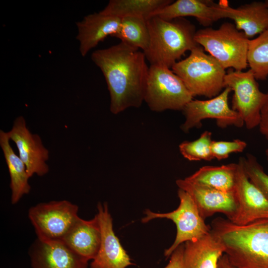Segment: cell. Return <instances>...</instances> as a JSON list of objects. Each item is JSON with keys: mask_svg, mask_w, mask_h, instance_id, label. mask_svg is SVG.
I'll return each instance as SVG.
<instances>
[{"mask_svg": "<svg viewBox=\"0 0 268 268\" xmlns=\"http://www.w3.org/2000/svg\"><path fill=\"white\" fill-rule=\"evenodd\" d=\"M100 69L110 96V111L118 114L130 107L138 108L144 101L149 68L143 52L121 41L91 55Z\"/></svg>", "mask_w": 268, "mask_h": 268, "instance_id": "6da1fadb", "label": "cell"}, {"mask_svg": "<svg viewBox=\"0 0 268 268\" xmlns=\"http://www.w3.org/2000/svg\"><path fill=\"white\" fill-rule=\"evenodd\" d=\"M210 226L235 268H268V218L241 225L218 217Z\"/></svg>", "mask_w": 268, "mask_h": 268, "instance_id": "7a4b0ae2", "label": "cell"}, {"mask_svg": "<svg viewBox=\"0 0 268 268\" xmlns=\"http://www.w3.org/2000/svg\"><path fill=\"white\" fill-rule=\"evenodd\" d=\"M147 22L150 41L143 53L150 65L171 68L187 51L200 46L195 40V26L184 17L166 20L152 16Z\"/></svg>", "mask_w": 268, "mask_h": 268, "instance_id": "3957f363", "label": "cell"}, {"mask_svg": "<svg viewBox=\"0 0 268 268\" xmlns=\"http://www.w3.org/2000/svg\"><path fill=\"white\" fill-rule=\"evenodd\" d=\"M171 68L193 97L211 98L225 88V69L213 57L205 54L200 46L190 51L187 58L177 61Z\"/></svg>", "mask_w": 268, "mask_h": 268, "instance_id": "277c9868", "label": "cell"}, {"mask_svg": "<svg viewBox=\"0 0 268 268\" xmlns=\"http://www.w3.org/2000/svg\"><path fill=\"white\" fill-rule=\"evenodd\" d=\"M195 40L225 69L242 71L247 67L250 39L234 24L224 22L217 29H200L196 32Z\"/></svg>", "mask_w": 268, "mask_h": 268, "instance_id": "5b68a950", "label": "cell"}, {"mask_svg": "<svg viewBox=\"0 0 268 268\" xmlns=\"http://www.w3.org/2000/svg\"><path fill=\"white\" fill-rule=\"evenodd\" d=\"M193 96L170 68L150 65L144 101L152 111L182 110Z\"/></svg>", "mask_w": 268, "mask_h": 268, "instance_id": "8992f818", "label": "cell"}, {"mask_svg": "<svg viewBox=\"0 0 268 268\" xmlns=\"http://www.w3.org/2000/svg\"><path fill=\"white\" fill-rule=\"evenodd\" d=\"M178 196L180 203L176 209L167 213H157L146 209L145 216L141 219L142 223H147L157 218H166L172 220L176 225L175 239L171 246L164 251L166 258L170 257L180 245L198 240L211 231L210 226L207 225L201 216L190 195L179 188Z\"/></svg>", "mask_w": 268, "mask_h": 268, "instance_id": "52a82bcc", "label": "cell"}, {"mask_svg": "<svg viewBox=\"0 0 268 268\" xmlns=\"http://www.w3.org/2000/svg\"><path fill=\"white\" fill-rule=\"evenodd\" d=\"M233 91L231 108L242 118L248 130L258 127L266 93L261 91L252 71L229 70L224 78V88Z\"/></svg>", "mask_w": 268, "mask_h": 268, "instance_id": "ba28073f", "label": "cell"}, {"mask_svg": "<svg viewBox=\"0 0 268 268\" xmlns=\"http://www.w3.org/2000/svg\"><path fill=\"white\" fill-rule=\"evenodd\" d=\"M78 211L68 201H53L30 207L28 217L38 238L62 240L80 218Z\"/></svg>", "mask_w": 268, "mask_h": 268, "instance_id": "9c48e42d", "label": "cell"}, {"mask_svg": "<svg viewBox=\"0 0 268 268\" xmlns=\"http://www.w3.org/2000/svg\"><path fill=\"white\" fill-rule=\"evenodd\" d=\"M232 90L225 87L216 96L205 100H192L183 110L185 117L181 130L188 133L194 128L201 126V121L206 119H215L217 125L225 128L234 126L240 128L244 125L239 114L230 107L229 95Z\"/></svg>", "mask_w": 268, "mask_h": 268, "instance_id": "30bf717a", "label": "cell"}, {"mask_svg": "<svg viewBox=\"0 0 268 268\" xmlns=\"http://www.w3.org/2000/svg\"><path fill=\"white\" fill-rule=\"evenodd\" d=\"M10 140L15 143L18 156L24 163L30 178L36 174L43 176L49 171L47 161L49 151L44 146L40 136L32 133L22 116L14 121L11 129L6 132Z\"/></svg>", "mask_w": 268, "mask_h": 268, "instance_id": "8fae6325", "label": "cell"}, {"mask_svg": "<svg viewBox=\"0 0 268 268\" xmlns=\"http://www.w3.org/2000/svg\"><path fill=\"white\" fill-rule=\"evenodd\" d=\"M237 163L234 190L237 210L235 216L230 221L243 225L268 218V200L249 180L240 158Z\"/></svg>", "mask_w": 268, "mask_h": 268, "instance_id": "7c38bea8", "label": "cell"}, {"mask_svg": "<svg viewBox=\"0 0 268 268\" xmlns=\"http://www.w3.org/2000/svg\"><path fill=\"white\" fill-rule=\"evenodd\" d=\"M96 216L101 229V240L98 253L90 263V268H127L134 265L114 232L107 203L98 204Z\"/></svg>", "mask_w": 268, "mask_h": 268, "instance_id": "4fadbf2b", "label": "cell"}, {"mask_svg": "<svg viewBox=\"0 0 268 268\" xmlns=\"http://www.w3.org/2000/svg\"><path fill=\"white\" fill-rule=\"evenodd\" d=\"M176 183L179 189L190 195L204 220L216 213H223L229 220L235 216L237 203L234 192L217 190L190 182L186 178L178 179Z\"/></svg>", "mask_w": 268, "mask_h": 268, "instance_id": "5bb4252c", "label": "cell"}, {"mask_svg": "<svg viewBox=\"0 0 268 268\" xmlns=\"http://www.w3.org/2000/svg\"><path fill=\"white\" fill-rule=\"evenodd\" d=\"M231 7L227 0H220L217 3L210 0H177L151 16H158L166 20L193 16L201 25L208 27L219 19L229 18Z\"/></svg>", "mask_w": 268, "mask_h": 268, "instance_id": "9a60e30c", "label": "cell"}, {"mask_svg": "<svg viewBox=\"0 0 268 268\" xmlns=\"http://www.w3.org/2000/svg\"><path fill=\"white\" fill-rule=\"evenodd\" d=\"M29 255L32 268H87L88 261L60 240L37 238Z\"/></svg>", "mask_w": 268, "mask_h": 268, "instance_id": "2e32d148", "label": "cell"}, {"mask_svg": "<svg viewBox=\"0 0 268 268\" xmlns=\"http://www.w3.org/2000/svg\"><path fill=\"white\" fill-rule=\"evenodd\" d=\"M121 24V18L100 12L88 14L81 21L76 22V39L79 43L81 55L85 56L107 36L115 37L119 33Z\"/></svg>", "mask_w": 268, "mask_h": 268, "instance_id": "e0dca14e", "label": "cell"}, {"mask_svg": "<svg viewBox=\"0 0 268 268\" xmlns=\"http://www.w3.org/2000/svg\"><path fill=\"white\" fill-rule=\"evenodd\" d=\"M101 240V229L95 215L88 220L79 218L62 241L89 261L96 256Z\"/></svg>", "mask_w": 268, "mask_h": 268, "instance_id": "ac0fdd59", "label": "cell"}, {"mask_svg": "<svg viewBox=\"0 0 268 268\" xmlns=\"http://www.w3.org/2000/svg\"><path fill=\"white\" fill-rule=\"evenodd\" d=\"M224 248L210 231L195 241L184 243L185 268H217Z\"/></svg>", "mask_w": 268, "mask_h": 268, "instance_id": "d6986e66", "label": "cell"}, {"mask_svg": "<svg viewBox=\"0 0 268 268\" xmlns=\"http://www.w3.org/2000/svg\"><path fill=\"white\" fill-rule=\"evenodd\" d=\"M229 19L252 39L268 29V6L265 1H254L237 8L231 7Z\"/></svg>", "mask_w": 268, "mask_h": 268, "instance_id": "ffe728a7", "label": "cell"}, {"mask_svg": "<svg viewBox=\"0 0 268 268\" xmlns=\"http://www.w3.org/2000/svg\"><path fill=\"white\" fill-rule=\"evenodd\" d=\"M7 133L0 130V146L3 152L10 177L11 191V202L17 203L22 197L29 194L31 186L30 178L24 163L12 149Z\"/></svg>", "mask_w": 268, "mask_h": 268, "instance_id": "44dd1931", "label": "cell"}, {"mask_svg": "<svg viewBox=\"0 0 268 268\" xmlns=\"http://www.w3.org/2000/svg\"><path fill=\"white\" fill-rule=\"evenodd\" d=\"M238 163L221 166H204L191 176L187 180L217 190L234 192Z\"/></svg>", "mask_w": 268, "mask_h": 268, "instance_id": "7402d4cb", "label": "cell"}, {"mask_svg": "<svg viewBox=\"0 0 268 268\" xmlns=\"http://www.w3.org/2000/svg\"><path fill=\"white\" fill-rule=\"evenodd\" d=\"M173 1L171 0H110L100 12L120 18L137 16L147 19L154 12Z\"/></svg>", "mask_w": 268, "mask_h": 268, "instance_id": "603a6c76", "label": "cell"}, {"mask_svg": "<svg viewBox=\"0 0 268 268\" xmlns=\"http://www.w3.org/2000/svg\"><path fill=\"white\" fill-rule=\"evenodd\" d=\"M115 37L131 46L141 49L144 52L147 50L150 41L147 19L137 16L121 18L120 30Z\"/></svg>", "mask_w": 268, "mask_h": 268, "instance_id": "cb8c5ba5", "label": "cell"}, {"mask_svg": "<svg viewBox=\"0 0 268 268\" xmlns=\"http://www.w3.org/2000/svg\"><path fill=\"white\" fill-rule=\"evenodd\" d=\"M247 62L257 80L268 77V29L249 41Z\"/></svg>", "mask_w": 268, "mask_h": 268, "instance_id": "d4e9b609", "label": "cell"}, {"mask_svg": "<svg viewBox=\"0 0 268 268\" xmlns=\"http://www.w3.org/2000/svg\"><path fill=\"white\" fill-rule=\"evenodd\" d=\"M212 134L205 131L193 141H184L179 146V150L184 158L190 161H211L214 159L211 150Z\"/></svg>", "mask_w": 268, "mask_h": 268, "instance_id": "484cf974", "label": "cell"}, {"mask_svg": "<svg viewBox=\"0 0 268 268\" xmlns=\"http://www.w3.org/2000/svg\"><path fill=\"white\" fill-rule=\"evenodd\" d=\"M245 172L249 180L268 200V175L257 158L251 154L240 158Z\"/></svg>", "mask_w": 268, "mask_h": 268, "instance_id": "4316f807", "label": "cell"}, {"mask_svg": "<svg viewBox=\"0 0 268 268\" xmlns=\"http://www.w3.org/2000/svg\"><path fill=\"white\" fill-rule=\"evenodd\" d=\"M247 145L245 141L239 139L232 141L212 140L211 150L214 159L220 160L227 158L232 153L243 152Z\"/></svg>", "mask_w": 268, "mask_h": 268, "instance_id": "83f0119b", "label": "cell"}, {"mask_svg": "<svg viewBox=\"0 0 268 268\" xmlns=\"http://www.w3.org/2000/svg\"><path fill=\"white\" fill-rule=\"evenodd\" d=\"M184 251V243L178 246L172 253L168 264L164 268H185Z\"/></svg>", "mask_w": 268, "mask_h": 268, "instance_id": "f1b7e54d", "label": "cell"}, {"mask_svg": "<svg viewBox=\"0 0 268 268\" xmlns=\"http://www.w3.org/2000/svg\"><path fill=\"white\" fill-rule=\"evenodd\" d=\"M261 134L268 140V91L261 111L260 121L258 126Z\"/></svg>", "mask_w": 268, "mask_h": 268, "instance_id": "f546056e", "label": "cell"}, {"mask_svg": "<svg viewBox=\"0 0 268 268\" xmlns=\"http://www.w3.org/2000/svg\"><path fill=\"white\" fill-rule=\"evenodd\" d=\"M217 268H235L229 261L227 256L224 254L219 259Z\"/></svg>", "mask_w": 268, "mask_h": 268, "instance_id": "4dcf8cb0", "label": "cell"}, {"mask_svg": "<svg viewBox=\"0 0 268 268\" xmlns=\"http://www.w3.org/2000/svg\"><path fill=\"white\" fill-rule=\"evenodd\" d=\"M266 159H267V162H268V147L267 148L266 150Z\"/></svg>", "mask_w": 268, "mask_h": 268, "instance_id": "1f68e13d", "label": "cell"}, {"mask_svg": "<svg viewBox=\"0 0 268 268\" xmlns=\"http://www.w3.org/2000/svg\"><path fill=\"white\" fill-rule=\"evenodd\" d=\"M265 2L266 3V4H267V5L268 6V0H266L265 1Z\"/></svg>", "mask_w": 268, "mask_h": 268, "instance_id": "d6a6232c", "label": "cell"}]
</instances>
